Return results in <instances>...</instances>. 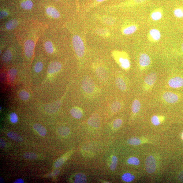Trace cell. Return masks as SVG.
Here are the masks:
<instances>
[{"instance_id": "1", "label": "cell", "mask_w": 183, "mask_h": 183, "mask_svg": "<svg viewBox=\"0 0 183 183\" xmlns=\"http://www.w3.org/2000/svg\"><path fill=\"white\" fill-rule=\"evenodd\" d=\"M73 46L76 54L79 58H82L84 53V47L83 40L77 35H74L72 39Z\"/></svg>"}, {"instance_id": "2", "label": "cell", "mask_w": 183, "mask_h": 183, "mask_svg": "<svg viewBox=\"0 0 183 183\" xmlns=\"http://www.w3.org/2000/svg\"><path fill=\"white\" fill-rule=\"evenodd\" d=\"M115 56L117 62L122 68L125 70L130 69L131 63L127 54L125 52H118Z\"/></svg>"}, {"instance_id": "3", "label": "cell", "mask_w": 183, "mask_h": 183, "mask_svg": "<svg viewBox=\"0 0 183 183\" xmlns=\"http://www.w3.org/2000/svg\"><path fill=\"white\" fill-rule=\"evenodd\" d=\"M81 85L84 91L88 94L92 93L95 88L93 80L89 77H85L83 79Z\"/></svg>"}, {"instance_id": "4", "label": "cell", "mask_w": 183, "mask_h": 183, "mask_svg": "<svg viewBox=\"0 0 183 183\" xmlns=\"http://www.w3.org/2000/svg\"><path fill=\"white\" fill-rule=\"evenodd\" d=\"M161 36V33L159 30L156 28H152L148 32V39L150 42L155 43L160 39Z\"/></svg>"}, {"instance_id": "5", "label": "cell", "mask_w": 183, "mask_h": 183, "mask_svg": "<svg viewBox=\"0 0 183 183\" xmlns=\"http://www.w3.org/2000/svg\"><path fill=\"white\" fill-rule=\"evenodd\" d=\"M156 165L155 159L152 156L148 157L146 160V169L149 174L154 173L155 171Z\"/></svg>"}, {"instance_id": "6", "label": "cell", "mask_w": 183, "mask_h": 183, "mask_svg": "<svg viewBox=\"0 0 183 183\" xmlns=\"http://www.w3.org/2000/svg\"><path fill=\"white\" fill-rule=\"evenodd\" d=\"M34 43L31 40H27L24 43V51L25 55L28 58H31L32 56L34 48Z\"/></svg>"}, {"instance_id": "7", "label": "cell", "mask_w": 183, "mask_h": 183, "mask_svg": "<svg viewBox=\"0 0 183 183\" xmlns=\"http://www.w3.org/2000/svg\"><path fill=\"white\" fill-rule=\"evenodd\" d=\"M61 106V103L59 101L50 103L44 107V109L47 113H54L58 112Z\"/></svg>"}, {"instance_id": "8", "label": "cell", "mask_w": 183, "mask_h": 183, "mask_svg": "<svg viewBox=\"0 0 183 183\" xmlns=\"http://www.w3.org/2000/svg\"><path fill=\"white\" fill-rule=\"evenodd\" d=\"M162 97L166 102L170 103H175L177 102L179 99V97L177 95L169 92L164 93Z\"/></svg>"}, {"instance_id": "9", "label": "cell", "mask_w": 183, "mask_h": 183, "mask_svg": "<svg viewBox=\"0 0 183 183\" xmlns=\"http://www.w3.org/2000/svg\"><path fill=\"white\" fill-rule=\"evenodd\" d=\"M169 86L173 88H178L183 86V78L176 77L172 78L168 81Z\"/></svg>"}, {"instance_id": "10", "label": "cell", "mask_w": 183, "mask_h": 183, "mask_svg": "<svg viewBox=\"0 0 183 183\" xmlns=\"http://www.w3.org/2000/svg\"><path fill=\"white\" fill-rule=\"evenodd\" d=\"M101 120L99 115L97 114L92 115L88 121V124L92 127L97 128L99 127Z\"/></svg>"}, {"instance_id": "11", "label": "cell", "mask_w": 183, "mask_h": 183, "mask_svg": "<svg viewBox=\"0 0 183 183\" xmlns=\"http://www.w3.org/2000/svg\"><path fill=\"white\" fill-rule=\"evenodd\" d=\"M163 11L161 8L154 9L150 14L151 19L154 21H158L161 20L163 17Z\"/></svg>"}, {"instance_id": "12", "label": "cell", "mask_w": 183, "mask_h": 183, "mask_svg": "<svg viewBox=\"0 0 183 183\" xmlns=\"http://www.w3.org/2000/svg\"><path fill=\"white\" fill-rule=\"evenodd\" d=\"M139 62L140 67L145 68L149 66L151 63L150 56L146 53H142L140 55Z\"/></svg>"}, {"instance_id": "13", "label": "cell", "mask_w": 183, "mask_h": 183, "mask_svg": "<svg viewBox=\"0 0 183 183\" xmlns=\"http://www.w3.org/2000/svg\"><path fill=\"white\" fill-rule=\"evenodd\" d=\"M62 65L58 62H54L50 63L48 68V72L50 74H53L59 72L62 68Z\"/></svg>"}, {"instance_id": "14", "label": "cell", "mask_w": 183, "mask_h": 183, "mask_svg": "<svg viewBox=\"0 0 183 183\" xmlns=\"http://www.w3.org/2000/svg\"><path fill=\"white\" fill-rule=\"evenodd\" d=\"M157 76L156 74L152 73L147 76L144 80V83L147 86H152L156 81Z\"/></svg>"}, {"instance_id": "15", "label": "cell", "mask_w": 183, "mask_h": 183, "mask_svg": "<svg viewBox=\"0 0 183 183\" xmlns=\"http://www.w3.org/2000/svg\"><path fill=\"white\" fill-rule=\"evenodd\" d=\"M138 27L136 25L132 24L124 28L122 32L125 35H129L135 33Z\"/></svg>"}, {"instance_id": "16", "label": "cell", "mask_w": 183, "mask_h": 183, "mask_svg": "<svg viewBox=\"0 0 183 183\" xmlns=\"http://www.w3.org/2000/svg\"><path fill=\"white\" fill-rule=\"evenodd\" d=\"M70 113L74 118L80 119L83 116V110L79 107H75L71 109Z\"/></svg>"}, {"instance_id": "17", "label": "cell", "mask_w": 183, "mask_h": 183, "mask_svg": "<svg viewBox=\"0 0 183 183\" xmlns=\"http://www.w3.org/2000/svg\"><path fill=\"white\" fill-rule=\"evenodd\" d=\"M71 152H70L67 153L62 157L59 158L57 160L54 164L55 168H58L62 166L70 156L71 154Z\"/></svg>"}, {"instance_id": "18", "label": "cell", "mask_w": 183, "mask_h": 183, "mask_svg": "<svg viewBox=\"0 0 183 183\" xmlns=\"http://www.w3.org/2000/svg\"><path fill=\"white\" fill-rule=\"evenodd\" d=\"M46 12L47 14L51 17L57 18L60 17L59 12L54 7H50L47 8Z\"/></svg>"}, {"instance_id": "19", "label": "cell", "mask_w": 183, "mask_h": 183, "mask_svg": "<svg viewBox=\"0 0 183 183\" xmlns=\"http://www.w3.org/2000/svg\"><path fill=\"white\" fill-rule=\"evenodd\" d=\"M96 73L97 77L100 80H105L108 77L107 73L105 69L101 67H99L96 69Z\"/></svg>"}, {"instance_id": "20", "label": "cell", "mask_w": 183, "mask_h": 183, "mask_svg": "<svg viewBox=\"0 0 183 183\" xmlns=\"http://www.w3.org/2000/svg\"><path fill=\"white\" fill-rule=\"evenodd\" d=\"M34 130L36 131L41 136H45L47 134L46 128L42 125L39 124H35L33 125Z\"/></svg>"}, {"instance_id": "21", "label": "cell", "mask_w": 183, "mask_h": 183, "mask_svg": "<svg viewBox=\"0 0 183 183\" xmlns=\"http://www.w3.org/2000/svg\"><path fill=\"white\" fill-rule=\"evenodd\" d=\"M57 132L60 136L65 137L70 134V129L66 126H61L58 129Z\"/></svg>"}, {"instance_id": "22", "label": "cell", "mask_w": 183, "mask_h": 183, "mask_svg": "<svg viewBox=\"0 0 183 183\" xmlns=\"http://www.w3.org/2000/svg\"><path fill=\"white\" fill-rule=\"evenodd\" d=\"M8 137L16 141L21 142L23 141V138L21 136L14 132H9L7 133Z\"/></svg>"}, {"instance_id": "23", "label": "cell", "mask_w": 183, "mask_h": 183, "mask_svg": "<svg viewBox=\"0 0 183 183\" xmlns=\"http://www.w3.org/2000/svg\"><path fill=\"white\" fill-rule=\"evenodd\" d=\"M115 84L118 89L122 91H125L127 89V86L125 81L121 77L116 78Z\"/></svg>"}, {"instance_id": "24", "label": "cell", "mask_w": 183, "mask_h": 183, "mask_svg": "<svg viewBox=\"0 0 183 183\" xmlns=\"http://www.w3.org/2000/svg\"><path fill=\"white\" fill-rule=\"evenodd\" d=\"M87 182L86 175L82 173H79L74 176V182L76 183H84Z\"/></svg>"}, {"instance_id": "25", "label": "cell", "mask_w": 183, "mask_h": 183, "mask_svg": "<svg viewBox=\"0 0 183 183\" xmlns=\"http://www.w3.org/2000/svg\"><path fill=\"white\" fill-rule=\"evenodd\" d=\"M173 14L176 18H183V6H179L175 8L173 10Z\"/></svg>"}, {"instance_id": "26", "label": "cell", "mask_w": 183, "mask_h": 183, "mask_svg": "<svg viewBox=\"0 0 183 183\" xmlns=\"http://www.w3.org/2000/svg\"><path fill=\"white\" fill-rule=\"evenodd\" d=\"M141 108V104L138 100H134L132 105V111L134 113H137L140 111Z\"/></svg>"}, {"instance_id": "27", "label": "cell", "mask_w": 183, "mask_h": 183, "mask_svg": "<svg viewBox=\"0 0 183 183\" xmlns=\"http://www.w3.org/2000/svg\"><path fill=\"white\" fill-rule=\"evenodd\" d=\"M17 73V70L15 69H11L9 70L8 72L7 77L9 82L12 83L14 81Z\"/></svg>"}, {"instance_id": "28", "label": "cell", "mask_w": 183, "mask_h": 183, "mask_svg": "<svg viewBox=\"0 0 183 183\" xmlns=\"http://www.w3.org/2000/svg\"><path fill=\"white\" fill-rule=\"evenodd\" d=\"M21 7L25 10H30L32 8L33 4L31 0H25L22 2L21 4Z\"/></svg>"}, {"instance_id": "29", "label": "cell", "mask_w": 183, "mask_h": 183, "mask_svg": "<svg viewBox=\"0 0 183 183\" xmlns=\"http://www.w3.org/2000/svg\"><path fill=\"white\" fill-rule=\"evenodd\" d=\"M18 24V21L15 20L9 21L6 24V29L8 30H12L14 29Z\"/></svg>"}, {"instance_id": "30", "label": "cell", "mask_w": 183, "mask_h": 183, "mask_svg": "<svg viewBox=\"0 0 183 183\" xmlns=\"http://www.w3.org/2000/svg\"><path fill=\"white\" fill-rule=\"evenodd\" d=\"M46 51L49 54H52L54 51L52 43L50 41H47L44 45Z\"/></svg>"}, {"instance_id": "31", "label": "cell", "mask_w": 183, "mask_h": 183, "mask_svg": "<svg viewBox=\"0 0 183 183\" xmlns=\"http://www.w3.org/2000/svg\"><path fill=\"white\" fill-rule=\"evenodd\" d=\"M134 176L130 173H125L122 176V180L126 182H129L132 181L134 179Z\"/></svg>"}, {"instance_id": "32", "label": "cell", "mask_w": 183, "mask_h": 183, "mask_svg": "<svg viewBox=\"0 0 183 183\" xmlns=\"http://www.w3.org/2000/svg\"><path fill=\"white\" fill-rule=\"evenodd\" d=\"M121 108V104L118 102L113 103L111 106V111L113 113L118 112Z\"/></svg>"}, {"instance_id": "33", "label": "cell", "mask_w": 183, "mask_h": 183, "mask_svg": "<svg viewBox=\"0 0 183 183\" xmlns=\"http://www.w3.org/2000/svg\"><path fill=\"white\" fill-rule=\"evenodd\" d=\"M142 143L139 138L136 137H132L129 138L127 140V143L130 145L137 146L140 144Z\"/></svg>"}, {"instance_id": "34", "label": "cell", "mask_w": 183, "mask_h": 183, "mask_svg": "<svg viewBox=\"0 0 183 183\" xmlns=\"http://www.w3.org/2000/svg\"><path fill=\"white\" fill-rule=\"evenodd\" d=\"M12 58V53L10 50H7L3 54L2 59L3 61L5 62L10 61Z\"/></svg>"}, {"instance_id": "35", "label": "cell", "mask_w": 183, "mask_h": 183, "mask_svg": "<svg viewBox=\"0 0 183 183\" xmlns=\"http://www.w3.org/2000/svg\"><path fill=\"white\" fill-rule=\"evenodd\" d=\"M118 162L117 157L115 156H113L111 157V163L110 166V168L111 171H114L115 170Z\"/></svg>"}, {"instance_id": "36", "label": "cell", "mask_w": 183, "mask_h": 183, "mask_svg": "<svg viewBox=\"0 0 183 183\" xmlns=\"http://www.w3.org/2000/svg\"><path fill=\"white\" fill-rule=\"evenodd\" d=\"M122 124V121L121 119H116L112 123V128L113 130H118V129L121 127Z\"/></svg>"}, {"instance_id": "37", "label": "cell", "mask_w": 183, "mask_h": 183, "mask_svg": "<svg viewBox=\"0 0 183 183\" xmlns=\"http://www.w3.org/2000/svg\"><path fill=\"white\" fill-rule=\"evenodd\" d=\"M18 96L21 100H27L29 99L30 95L27 92L23 90L20 92Z\"/></svg>"}, {"instance_id": "38", "label": "cell", "mask_w": 183, "mask_h": 183, "mask_svg": "<svg viewBox=\"0 0 183 183\" xmlns=\"http://www.w3.org/2000/svg\"><path fill=\"white\" fill-rule=\"evenodd\" d=\"M25 159L29 160H34L37 158V156L35 153L33 152H27L24 155Z\"/></svg>"}, {"instance_id": "39", "label": "cell", "mask_w": 183, "mask_h": 183, "mask_svg": "<svg viewBox=\"0 0 183 183\" xmlns=\"http://www.w3.org/2000/svg\"><path fill=\"white\" fill-rule=\"evenodd\" d=\"M127 163L130 165L138 166L139 165L140 162L139 160L137 158L132 157L128 159Z\"/></svg>"}, {"instance_id": "40", "label": "cell", "mask_w": 183, "mask_h": 183, "mask_svg": "<svg viewBox=\"0 0 183 183\" xmlns=\"http://www.w3.org/2000/svg\"><path fill=\"white\" fill-rule=\"evenodd\" d=\"M161 120H162V118L160 119L159 117L154 115L151 118V121L152 124L155 125H158L160 124Z\"/></svg>"}, {"instance_id": "41", "label": "cell", "mask_w": 183, "mask_h": 183, "mask_svg": "<svg viewBox=\"0 0 183 183\" xmlns=\"http://www.w3.org/2000/svg\"><path fill=\"white\" fill-rule=\"evenodd\" d=\"M43 65L42 62H37L34 66V70L35 72L39 73L42 70Z\"/></svg>"}, {"instance_id": "42", "label": "cell", "mask_w": 183, "mask_h": 183, "mask_svg": "<svg viewBox=\"0 0 183 183\" xmlns=\"http://www.w3.org/2000/svg\"><path fill=\"white\" fill-rule=\"evenodd\" d=\"M150 0H131L130 2L131 4L133 5H140L144 4Z\"/></svg>"}, {"instance_id": "43", "label": "cell", "mask_w": 183, "mask_h": 183, "mask_svg": "<svg viewBox=\"0 0 183 183\" xmlns=\"http://www.w3.org/2000/svg\"><path fill=\"white\" fill-rule=\"evenodd\" d=\"M10 119L11 122L15 124L18 121V118L16 114L14 113H12L10 115Z\"/></svg>"}, {"instance_id": "44", "label": "cell", "mask_w": 183, "mask_h": 183, "mask_svg": "<svg viewBox=\"0 0 183 183\" xmlns=\"http://www.w3.org/2000/svg\"><path fill=\"white\" fill-rule=\"evenodd\" d=\"M104 21L106 24H112L114 22V20L112 18H105Z\"/></svg>"}, {"instance_id": "45", "label": "cell", "mask_w": 183, "mask_h": 183, "mask_svg": "<svg viewBox=\"0 0 183 183\" xmlns=\"http://www.w3.org/2000/svg\"><path fill=\"white\" fill-rule=\"evenodd\" d=\"M8 15V13L5 11H2L1 12V18H4L7 17Z\"/></svg>"}, {"instance_id": "46", "label": "cell", "mask_w": 183, "mask_h": 183, "mask_svg": "<svg viewBox=\"0 0 183 183\" xmlns=\"http://www.w3.org/2000/svg\"><path fill=\"white\" fill-rule=\"evenodd\" d=\"M0 146H1V147L2 148H4L6 146L5 142L2 138H1V139H0Z\"/></svg>"}, {"instance_id": "47", "label": "cell", "mask_w": 183, "mask_h": 183, "mask_svg": "<svg viewBox=\"0 0 183 183\" xmlns=\"http://www.w3.org/2000/svg\"><path fill=\"white\" fill-rule=\"evenodd\" d=\"M178 179L180 181L183 182V171L179 174L178 176Z\"/></svg>"}, {"instance_id": "48", "label": "cell", "mask_w": 183, "mask_h": 183, "mask_svg": "<svg viewBox=\"0 0 183 183\" xmlns=\"http://www.w3.org/2000/svg\"><path fill=\"white\" fill-rule=\"evenodd\" d=\"M14 183H23L24 181L23 179L21 178H19L16 180L14 182Z\"/></svg>"}, {"instance_id": "49", "label": "cell", "mask_w": 183, "mask_h": 183, "mask_svg": "<svg viewBox=\"0 0 183 183\" xmlns=\"http://www.w3.org/2000/svg\"><path fill=\"white\" fill-rule=\"evenodd\" d=\"M180 48L181 52L183 53V42L181 43V45Z\"/></svg>"}, {"instance_id": "50", "label": "cell", "mask_w": 183, "mask_h": 183, "mask_svg": "<svg viewBox=\"0 0 183 183\" xmlns=\"http://www.w3.org/2000/svg\"><path fill=\"white\" fill-rule=\"evenodd\" d=\"M96 1L98 2H101L105 1L106 0H96Z\"/></svg>"}, {"instance_id": "51", "label": "cell", "mask_w": 183, "mask_h": 183, "mask_svg": "<svg viewBox=\"0 0 183 183\" xmlns=\"http://www.w3.org/2000/svg\"><path fill=\"white\" fill-rule=\"evenodd\" d=\"M182 139L183 140V133L182 134Z\"/></svg>"}, {"instance_id": "52", "label": "cell", "mask_w": 183, "mask_h": 183, "mask_svg": "<svg viewBox=\"0 0 183 183\" xmlns=\"http://www.w3.org/2000/svg\"><path fill=\"white\" fill-rule=\"evenodd\" d=\"M182 1H183V0H182Z\"/></svg>"}, {"instance_id": "53", "label": "cell", "mask_w": 183, "mask_h": 183, "mask_svg": "<svg viewBox=\"0 0 183 183\" xmlns=\"http://www.w3.org/2000/svg\"><path fill=\"white\" fill-rule=\"evenodd\" d=\"M57 1H58V0H57Z\"/></svg>"}]
</instances>
